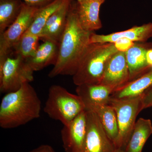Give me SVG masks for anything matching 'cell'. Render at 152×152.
<instances>
[{
  "mask_svg": "<svg viewBox=\"0 0 152 152\" xmlns=\"http://www.w3.org/2000/svg\"><path fill=\"white\" fill-rule=\"evenodd\" d=\"M152 87V69L114 91L110 98L124 99L139 96Z\"/></svg>",
  "mask_w": 152,
  "mask_h": 152,
  "instance_id": "obj_17",
  "label": "cell"
},
{
  "mask_svg": "<svg viewBox=\"0 0 152 152\" xmlns=\"http://www.w3.org/2000/svg\"><path fill=\"white\" fill-rule=\"evenodd\" d=\"M73 0H66L61 7L49 18L41 31L40 39L59 43L66 26L68 14Z\"/></svg>",
  "mask_w": 152,
  "mask_h": 152,
  "instance_id": "obj_11",
  "label": "cell"
},
{
  "mask_svg": "<svg viewBox=\"0 0 152 152\" xmlns=\"http://www.w3.org/2000/svg\"><path fill=\"white\" fill-rule=\"evenodd\" d=\"M85 110L84 104L78 95L58 85L50 87L44 111L51 118L66 126Z\"/></svg>",
  "mask_w": 152,
  "mask_h": 152,
  "instance_id": "obj_5",
  "label": "cell"
},
{
  "mask_svg": "<svg viewBox=\"0 0 152 152\" xmlns=\"http://www.w3.org/2000/svg\"><path fill=\"white\" fill-rule=\"evenodd\" d=\"M39 8L24 2L20 14L16 20L0 36V58H6L21 37L30 27Z\"/></svg>",
  "mask_w": 152,
  "mask_h": 152,
  "instance_id": "obj_7",
  "label": "cell"
},
{
  "mask_svg": "<svg viewBox=\"0 0 152 152\" xmlns=\"http://www.w3.org/2000/svg\"><path fill=\"white\" fill-rule=\"evenodd\" d=\"M59 48V43L44 41L39 45L34 56L25 60L34 72L41 70L51 65L54 66L58 60Z\"/></svg>",
  "mask_w": 152,
  "mask_h": 152,
  "instance_id": "obj_16",
  "label": "cell"
},
{
  "mask_svg": "<svg viewBox=\"0 0 152 152\" xmlns=\"http://www.w3.org/2000/svg\"><path fill=\"white\" fill-rule=\"evenodd\" d=\"M66 0H54L47 5L39 9L32 23L27 32L39 36L49 18L61 7Z\"/></svg>",
  "mask_w": 152,
  "mask_h": 152,
  "instance_id": "obj_21",
  "label": "cell"
},
{
  "mask_svg": "<svg viewBox=\"0 0 152 152\" xmlns=\"http://www.w3.org/2000/svg\"><path fill=\"white\" fill-rule=\"evenodd\" d=\"M152 48V44H135L125 52L130 74L129 82L139 77L150 70L151 68L148 65L146 53Z\"/></svg>",
  "mask_w": 152,
  "mask_h": 152,
  "instance_id": "obj_14",
  "label": "cell"
},
{
  "mask_svg": "<svg viewBox=\"0 0 152 152\" xmlns=\"http://www.w3.org/2000/svg\"><path fill=\"white\" fill-rule=\"evenodd\" d=\"M83 1V0H77V2L80 1Z\"/></svg>",
  "mask_w": 152,
  "mask_h": 152,
  "instance_id": "obj_28",
  "label": "cell"
},
{
  "mask_svg": "<svg viewBox=\"0 0 152 152\" xmlns=\"http://www.w3.org/2000/svg\"><path fill=\"white\" fill-rule=\"evenodd\" d=\"M113 152H126L125 150L120 148H115Z\"/></svg>",
  "mask_w": 152,
  "mask_h": 152,
  "instance_id": "obj_27",
  "label": "cell"
},
{
  "mask_svg": "<svg viewBox=\"0 0 152 152\" xmlns=\"http://www.w3.org/2000/svg\"><path fill=\"white\" fill-rule=\"evenodd\" d=\"M86 132V111L85 110L62 129L61 136L65 152H80Z\"/></svg>",
  "mask_w": 152,
  "mask_h": 152,
  "instance_id": "obj_9",
  "label": "cell"
},
{
  "mask_svg": "<svg viewBox=\"0 0 152 152\" xmlns=\"http://www.w3.org/2000/svg\"><path fill=\"white\" fill-rule=\"evenodd\" d=\"M146 60L148 65L152 69V48L148 49L147 51Z\"/></svg>",
  "mask_w": 152,
  "mask_h": 152,
  "instance_id": "obj_26",
  "label": "cell"
},
{
  "mask_svg": "<svg viewBox=\"0 0 152 152\" xmlns=\"http://www.w3.org/2000/svg\"><path fill=\"white\" fill-rule=\"evenodd\" d=\"M92 33L82 27L76 10V3L73 1L59 42L58 60L48 74L50 78L58 75L73 76L75 74L82 56L89 45Z\"/></svg>",
  "mask_w": 152,
  "mask_h": 152,
  "instance_id": "obj_1",
  "label": "cell"
},
{
  "mask_svg": "<svg viewBox=\"0 0 152 152\" xmlns=\"http://www.w3.org/2000/svg\"><path fill=\"white\" fill-rule=\"evenodd\" d=\"M122 38H127L135 42H144L152 38V23L107 35L97 34L92 32L90 37V43H114Z\"/></svg>",
  "mask_w": 152,
  "mask_h": 152,
  "instance_id": "obj_12",
  "label": "cell"
},
{
  "mask_svg": "<svg viewBox=\"0 0 152 152\" xmlns=\"http://www.w3.org/2000/svg\"><path fill=\"white\" fill-rule=\"evenodd\" d=\"M114 44L118 51L125 53L133 46L135 42L127 38H122L117 40Z\"/></svg>",
  "mask_w": 152,
  "mask_h": 152,
  "instance_id": "obj_23",
  "label": "cell"
},
{
  "mask_svg": "<svg viewBox=\"0 0 152 152\" xmlns=\"http://www.w3.org/2000/svg\"><path fill=\"white\" fill-rule=\"evenodd\" d=\"M86 111L87 132L80 152H113L115 147L109 138L99 117L91 110Z\"/></svg>",
  "mask_w": 152,
  "mask_h": 152,
  "instance_id": "obj_8",
  "label": "cell"
},
{
  "mask_svg": "<svg viewBox=\"0 0 152 152\" xmlns=\"http://www.w3.org/2000/svg\"><path fill=\"white\" fill-rule=\"evenodd\" d=\"M106 0H83L76 3L80 23L84 29L91 32L102 28L99 18L101 6Z\"/></svg>",
  "mask_w": 152,
  "mask_h": 152,
  "instance_id": "obj_13",
  "label": "cell"
},
{
  "mask_svg": "<svg viewBox=\"0 0 152 152\" xmlns=\"http://www.w3.org/2000/svg\"><path fill=\"white\" fill-rule=\"evenodd\" d=\"M23 4L22 0H0V34L16 20Z\"/></svg>",
  "mask_w": 152,
  "mask_h": 152,
  "instance_id": "obj_20",
  "label": "cell"
},
{
  "mask_svg": "<svg viewBox=\"0 0 152 152\" xmlns=\"http://www.w3.org/2000/svg\"><path fill=\"white\" fill-rule=\"evenodd\" d=\"M130 74L125 53L118 51L109 59L100 84L114 91L129 82Z\"/></svg>",
  "mask_w": 152,
  "mask_h": 152,
  "instance_id": "obj_10",
  "label": "cell"
},
{
  "mask_svg": "<svg viewBox=\"0 0 152 152\" xmlns=\"http://www.w3.org/2000/svg\"><path fill=\"white\" fill-rule=\"evenodd\" d=\"M86 110H91L97 115L109 138L114 143L118 137L119 130L116 114L110 104L92 106Z\"/></svg>",
  "mask_w": 152,
  "mask_h": 152,
  "instance_id": "obj_18",
  "label": "cell"
},
{
  "mask_svg": "<svg viewBox=\"0 0 152 152\" xmlns=\"http://www.w3.org/2000/svg\"><path fill=\"white\" fill-rule=\"evenodd\" d=\"M29 152H56L49 145H43L38 147Z\"/></svg>",
  "mask_w": 152,
  "mask_h": 152,
  "instance_id": "obj_25",
  "label": "cell"
},
{
  "mask_svg": "<svg viewBox=\"0 0 152 152\" xmlns=\"http://www.w3.org/2000/svg\"><path fill=\"white\" fill-rule=\"evenodd\" d=\"M41 102L30 83L15 91L7 93L0 104V126L14 129L39 118Z\"/></svg>",
  "mask_w": 152,
  "mask_h": 152,
  "instance_id": "obj_2",
  "label": "cell"
},
{
  "mask_svg": "<svg viewBox=\"0 0 152 152\" xmlns=\"http://www.w3.org/2000/svg\"><path fill=\"white\" fill-rule=\"evenodd\" d=\"M152 134L151 121L140 118L136 122L125 152H142L144 145Z\"/></svg>",
  "mask_w": 152,
  "mask_h": 152,
  "instance_id": "obj_19",
  "label": "cell"
},
{
  "mask_svg": "<svg viewBox=\"0 0 152 152\" xmlns=\"http://www.w3.org/2000/svg\"><path fill=\"white\" fill-rule=\"evenodd\" d=\"M114 90L104 85L83 84L77 86V94L82 99L86 109L92 106L109 104Z\"/></svg>",
  "mask_w": 152,
  "mask_h": 152,
  "instance_id": "obj_15",
  "label": "cell"
},
{
  "mask_svg": "<svg viewBox=\"0 0 152 152\" xmlns=\"http://www.w3.org/2000/svg\"><path fill=\"white\" fill-rule=\"evenodd\" d=\"M118 51L112 43H90L73 76L74 84H100L109 59Z\"/></svg>",
  "mask_w": 152,
  "mask_h": 152,
  "instance_id": "obj_3",
  "label": "cell"
},
{
  "mask_svg": "<svg viewBox=\"0 0 152 152\" xmlns=\"http://www.w3.org/2000/svg\"><path fill=\"white\" fill-rule=\"evenodd\" d=\"M109 104L115 111L118 126V135L114 145L116 148L125 150L139 113L152 106V88L137 97L124 99L110 98Z\"/></svg>",
  "mask_w": 152,
  "mask_h": 152,
  "instance_id": "obj_4",
  "label": "cell"
},
{
  "mask_svg": "<svg viewBox=\"0 0 152 152\" xmlns=\"http://www.w3.org/2000/svg\"><path fill=\"white\" fill-rule=\"evenodd\" d=\"M39 36L26 32L13 47L16 56L26 60L35 54L39 45Z\"/></svg>",
  "mask_w": 152,
  "mask_h": 152,
  "instance_id": "obj_22",
  "label": "cell"
},
{
  "mask_svg": "<svg viewBox=\"0 0 152 152\" xmlns=\"http://www.w3.org/2000/svg\"><path fill=\"white\" fill-rule=\"evenodd\" d=\"M34 72L22 57L8 56L4 64L0 66V91L7 94L19 90L24 84L33 81Z\"/></svg>",
  "mask_w": 152,
  "mask_h": 152,
  "instance_id": "obj_6",
  "label": "cell"
},
{
  "mask_svg": "<svg viewBox=\"0 0 152 152\" xmlns=\"http://www.w3.org/2000/svg\"><path fill=\"white\" fill-rule=\"evenodd\" d=\"M29 5L41 8L53 1L54 0H22Z\"/></svg>",
  "mask_w": 152,
  "mask_h": 152,
  "instance_id": "obj_24",
  "label": "cell"
}]
</instances>
